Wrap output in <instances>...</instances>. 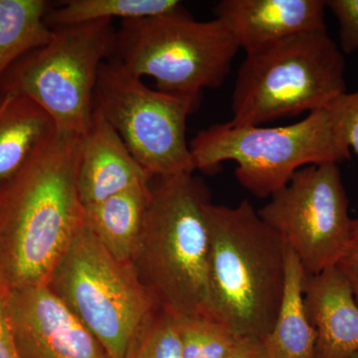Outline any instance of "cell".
<instances>
[{"mask_svg":"<svg viewBox=\"0 0 358 358\" xmlns=\"http://www.w3.org/2000/svg\"><path fill=\"white\" fill-rule=\"evenodd\" d=\"M82 136L54 131L0 183V282L43 286L84 224L77 188Z\"/></svg>","mask_w":358,"mask_h":358,"instance_id":"6da1fadb","label":"cell"},{"mask_svg":"<svg viewBox=\"0 0 358 358\" xmlns=\"http://www.w3.org/2000/svg\"><path fill=\"white\" fill-rule=\"evenodd\" d=\"M206 185L192 173L152 178L131 264L157 307L180 317L211 315Z\"/></svg>","mask_w":358,"mask_h":358,"instance_id":"7a4b0ae2","label":"cell"},{"mask_svg":"<svg viewBox=\"0 0 358 358\" xmlns=\"http://www.w3.org/2000/svg\"><path fill=\"white\" fill-rule=\"evenodd\" d=\"M212 317L242 338H264L284 296L288 247L248 199L206 207Z\"/></svg>","mask_w":358,"mask_h":358,"instance_id":"3957f363","label":"cell"},{"mask_svg":"<svg viewBox=\"0 0 358 358\" xmlns=\"http://www.w3.org/2000/svg\"><path fill=\"white\" fill-rule=\"evenodd\" d=\"M343 51L326 31L303 33L256 53L238 70L231 126L268 122L324 109L346 93Z\"/></svg>","mask_w":358,"mask_h":358,"instance_id":"277c9868","label":"cell"},{"mask_svg":"<svg viewBox=\"0 0 358 358\" xmlns=\"http://www.w3.org/2000/svg\"><path fill=\"white\" fill-rule=\"evenodd\" d=\"M189 148L195 169L204 173L228 160L236 162L238 182L258 199L281 190L303 167L350 159V148L327 108L289 126L213 124L199 131Z\"/></svg>","mask_w":358,"mask_h":358,"instance_id":"5b68a950","label":"cell"},{"mask_svg":"<svg viewBox=\"0 0 358 358\" xmlns=\"http://www.w3.org/2000/svg\"><path fill=\"white\" fill-rule=\"evenodd\" d=\"M239 50L223 20L199 21L182 8L122 21L115 57L134 76L152 78L159 91L199 103L204 89L224 83Z\"/></svg>","mask_w":358,"mask_h":358,"instance_id":"8992f818","label":"cell"},{"mask_svg":"<svg viewBox=\"0 0 358 358\" xmlns=\"http://www.w3.org/2000/svg\"><path fill=\"white\" fill-rule=\"evenodd\" d=\"M46 286L95 336L110 358H124L157 308L131 263L115 259L90 231L78 230Z\"/></svg>","mask_w":358,"mask_h":358,"instance_id":"52a82bcc","label":"cell"},{"mask_svg":"<svg viewBox=\"0 0 358 358\" xmlns=\"http://www.w3.org/2000/svg\"><path fill=\"white\" fill-rule=\"evenodd\" d=\"M53 29L48 44L7 71L0 93L30 99L59 133L83 136L95 109L101 66L115 56L117 31L110 20Z\"/></svg>","mask_w":358,"mask_h":358,"instance_id":"ba28073f","label":"cell"},{"mask_svg":"<svg viewBox=\"0 0 358 358\" xmlns=\"http://www.w3.org/2000/svg\"><path fill=\"white\" fill-rule=\"evenodd\" d=\"M199 107L189 99L148 88L117 57L101 66L95 108L152 178L195 171L186 141V121Z\"/></svg>","mask_w":358,"mask_h":358,"instance_id":"9c48e42d","label":"cell"},{"mask_svg":"<svg viewBox=\"0 0 358 358\" xmlns=\"http://www.w3.org/2000/svg\"><path fill=\"white\" fill-rule=\"evenodd\" d=\"M258 213L294 252L307 277L336 266L352 246L348 195L334 162L299 169Z\"/></svg>","mask_w":358,"mask_h":358,"instance_id":"30bf717a","label":"cell"},{"mask_svg":"<svg viewBox=\"0 0 358 358\" xmlns=\"http://www.w3.org/2000/svg\"><path fill=\"white\" fill-rule=\"evenodd\" d=\"M6 303L20 358H102L106 355L95 336L46 285L6 289Z\"/></svg>","mask_w":358,"mask_h":358,"instance_id":"8fae6325","label":"cell"},{"mask_svg":"<svg viewBox=\"0 0 358 358\" xmlns=\"http://www.w3.org/2000/svg\"><path fill=\"white\" fill-rule=\"evenodd\" d=\"M326 8L324 0H222L214 13L249 55L296 35L326 31Z\"/></svg>","mask_w":358,"mask_h":358,"instance_id":"7c38bea8","label":"cell"},{"mask_svg":"<svg viewBox=\"0 0 358 358\" xmlns=\"http://www.w3.org/2000/svg\"><path fill=\"white\" fill-rule=\"evenodd\" d=\"M152 178L102 113L95 108L89 128L82 136L78 164L77 188L83 207L150 182Z\"/></svg>","mask_w":358,"mask_h":358,"instance_id":"4fadbf2b","label":"cell"},{"mask_svg":"<svg viewBox=\"0 0 358 358\" xmlns=\"http://www.w3.org/2000/svg\"><path fill=\"white\" fill-rule=\"evenodd\" d=\"M303 303L317 334V358H350L358 352V305L338 266L307 277Z\"/></svg>","mask_w":358,"mask_h":358,"instance_id":"5bb4252c","label":"cell"},{"mask_svg":"<svg viewBox=\"0 0 358 358\" xmlns=\"http://www.w3.org/2000/svg\"><path fill=\"white\" fill-rule=\"evenodd\" d=\"M150 183H141L83 207L87 227L122 262L131 263L138 248L150 199Z\"/></svg>","mask_w":358,"mask_h":358,"instance_id":"9a60e30c","label":"cell"},{"mask_svg":"<svg viewBox=\"0 0 358 358\" xmlns=\"http://www.w3.org/2000/svg\"><path fill=\"white\" fill-rule=\"evenodd\" d=\"M307 275L288 248L284 296L270 333L262 338L268 358H317V334L303 303Z\"/></svg>","mask_w":358,"mask_h":358,"instance_id":"2e32d148","label":"cell"},{"mask_svg":"<svg viewBox=\"0 0 358 358\" xmlns=\"http://www.w3.org/2000/svg\"><path fill=\"white\" fill-rule=\"evenodd\" d=\"M7 95L0 110V183L17 173L56 129L50 115L36 103Z\"/></svg>","mask_w":358,"mask_h":358,"instance_id":"e0dca14e","label":"cell"},{"mask_svg":"<svg viewBox=\"0 0 358 358\" xmlns=\"http://www.w3.org/2000/svg\"><path fill=\"white\" fill-rule=\"evenodd\" d=\"M45 0H0V80L16 62L53 38Z\"/></svg>","mask_w":358,"mask_h":358,"instance_id":"ac0fdd59","label":"cell"},{"mask_svg":"<svg viewBox=\"0 0 358 358\" xmlns=\"http://www.w3.org/2000/svg\"><path fill=\"white\" fill-rule=\"evenodd\" d=\"M182 8L176 0H69L56 9L50 7L46 23L57 28L115 18L122 22L166 15Z\"/></svg>","mask_w":358,"mask_h":358,"instance_id":"d6986e66","label":"cell"},{"mask_svg":"<svg viewBox=\"0 0 358 358\" xmlns=\"http://www.w3.org/2000/svg\"><path fill=\"white\" fill-rule=\"evenodd\" d=\"M176 327L182 358H222L242 338L206 317H180L176 319Z\"/></svg>","mask_w":358,"mask_h":358,"instance_id":"ffe728a7","label":"cell"},{"mask_svg":"<svg viewBox=\"0 0 358 358\" xmlns=\"http://www.w3.org/2000/svg\"><path fill=\"white\" fill-rule=\"evenodd\" d=\"M124 358H182L176 317L157 308L134 336Z\"/></svg>","mask_w":358,"mask_h":358,"instance_id":"44dd1931","label":"cell"},{"mask_svg":"<svg viewBox=\"0 0 358 358\" xmlns=\"http://www.w3.org/2000/svg\"><path fill=\"white\" fill-rule=\"evenodd\" d=\"M345 143L358 157V91L343 93L327 107Z\"/></svg>","mask_w":358,"mask_h":358,"instance_id":"7402d4cb","label":"cell"},{"mask_svg":"<svg viewBox=\"0 0 358 358\" xmlns=\"http://www.w3.org/2000/svg\"><path fill=\"white\" fill-rule=\"evenodd\" d=\"M339 24V38L343 53L352 54L358 49V0H329Z\"/></svg>","mask_w":358,"mask_h":358,"instance_id":"603a6c76","label":"cell"},{"mask_svg":"<svg viewBox=\"0 0 358 358\" xmlns=\"http://www.w3.org/2000/svg\"><path fill=\"white\" fill-rule=\"evenodd\" d=\"M6 289L0 282V358H20L6 310Z\"/></svg>","mask_w":358,"mask_h":358,"instance_id":"cb8c5ba5","label":"cell"},{"mask_svg":"<svg viewBox=\"0 0 358 358\" xmlns=\"http://www.w3.org/2000/svg\"><path fill=\"white\" fill-rule=\"evenodd\" d=\"M350 282L353 296L358 305V244H353L336 264Z\"/></svg>","mask_w":358,"mask_h":358,"instance_id":"d4e9b609","label":"cell"},{"mask_svg":"<svg viewBox=\"0 0 358 358\" xmlns=\"http://www.w3.org/2000/svg\"><path fill=\"white\" fill-rule=\"evenodd\" d=\"M222 358H268L262 339L242 338Z\"/></svg>","mask_w":358,"mask_h":358,"instance_id":"484cf974","label":"cell"},{"mask_svg":"<svg viewBox=\"0 0 358 358\" xmlns=\"http://www.w3.org/2000/svg\"><path fill=\"white\" fill-rule=\"evenodd\" d=\"M358 244V217L352 221V245Z\"/></svg>","mask_w":358,"mask_h":358,"instance_id":"4316f807","label":"cell"},{"mask_svg":"<svg viewBox=\"0 0 358 358\" xmlns=\"http://www.w3.org/2000/svg\"><path fill=\"white\" fill-rule=\"evenodd\" d=\"M6 94L0 93V110H1L2 108H3L4 103H6L7 100Z\"/></svg>","mask_w":358,"mask_h":358,"instance_id":"83f0119b","label":"cell"},{"mask_svg":"<svg viewBox=\"0 0 358 358\" xmlns=\"http://www.w3.org/2000/svg\"><path fill=\"white\" fill-rule=\"evenodd\" d=\"M350 358H358V352L355 353V355H353L352 357H350Z\"/></svg>","mask_w":358,"mask_h":358,"instance_id":"f1b7e54d","label":"cell"},{"mask_svg":"<svg viewBox=\"0 0 358 358\" xmlns=\"http://www.w3.org/2000/svg\"><path fill=\"white\" fill-rule=\"evenodd\" d=\"M102 358H110V357H108V355H103V357Z\"/></svg>","mask_w":358,"mask_h":358,"instance_id":"f546056e","label":"cell"}]
</instances>
